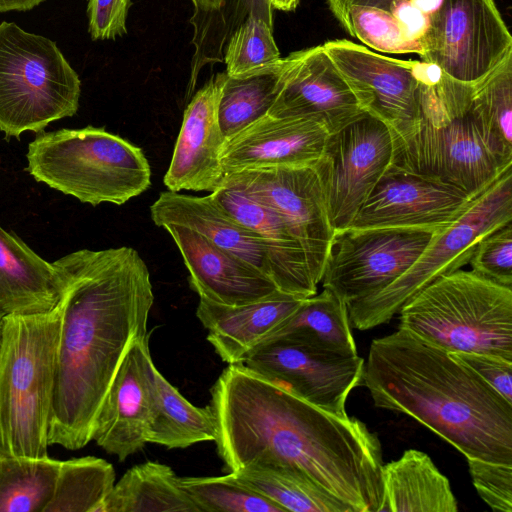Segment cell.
Here are the masks:
<instances>
[{"label": "cell", "mask_w": 512, "mask_h": 512, "mask_svg": "<svg viewBox=\"0 0 512 512\" xmlns=\"http://www.w3.org/2000/svg\"><path fill=\"white\" fill-rule=\"evenodd\" d=\"M216 448L225 469L298 471L351 508L378 512L382 448L357 418L324 411L247 368L229 364L211 388Z\"/></svg>", "instance_id": "obj_1"}, {"label": "cell", "mask_w": 512, "mask_h": 512, "mask_svg": "<svg viewBox=\"0 0 512 512\" xmlns=\"http://www.w3.org/2000/svg\"><path fill=\"white\" fill-rule=\"evenodd\" d=\"M52 264L63 294L48 443L78 450L92 440L128 349L148 335L154 294L149 269L131 247L82 249Z\"/></svg>", "instance_id": "obj_2"}, {"label": "cell", "mask_w": 512, "mask_h": 512, "mask_svg": "<svg viewBox=\"0 0 512 512\" xmlns=\"http://www.w3.org/2000/svg\"><path fill=\"white\" fill-rule=\"evenodd\" d=\"M362 385L466 458L512 465V404L448 352L398 328L371 342Z\"/></svg>", "instance_id": "obj_3"}, {"label": "cell", "mask_w": 512, "mask_h": 512, "mask_svg": "<svg viewBox=\"0 0 512 512\" xmlns=\"http://www.w3.org/2000/svg\"><path fill=\"white\" fill-rule=\"evenodd\" d=\"M473 85L428 64L418 89V119L394 140L392 165L451 185L474 199L507 168V155L483 130L472 107Z\"/></svg>", "instance_id": "obj_4"}, {"label": "cell", "mask_w": 512, "mask_h": 512, "mask_svg": "<svg viewBox=\"0 0 512 512\" xmlns=\"http://www.w3.org/2000/svg\"><path fill=\"white\" fill-rule=\"evenodd\" d=\"M61 305L45 313L2 317L0 454L48 457Z\"/></svg>", "instance_id": "obj_5"}, {"label": "cell", "mask_w": 512, "mask_h": 512, "mask_svg": "<svg viewBox=\"0 0 512 512\" xmlns=\"http://www.w3.org/2000/svg\"><path fill=\"white\" fill-rule=\"evenodd\" d=\"M403 329L448 353L512 360V287L458 269L436 278L399 310Z\"/></svg>", "instance_id": "obj_6"}, {"label": "cell", "mask_w": 512, "mask_h": 512, "mask_svg": "<svg viewBox=\"0 0 512 512\" xmlns=\"http://www.w3.org/2000/svg\"><path fill=\"white\" fill-rule=\"evenodd\" d=\"M26 156L37 182L92 206L123 205L151 186L142 149L103 127L42 131Z\"/></svg>", "instance_id": "obj_7"}, {"label": "cell", "mask_w": 512, "mask_h": 512, "mask_svg": "<svg viewBox=\"0 0 512 512\" xmlns=\"http://www.w3.org/2000/svg\"><path fill=\"white\" fill-rule=\"evenodd\" d=\"M81 81L56 43L12 22L0 23V130L40 133L76 114Z\"/></svg>", "instance_id": "obj_8"}, {"label": "cell", "mask_w": 512, "mask_h": 512, "mask_svg": "<svg viewBox=\"0 0 512 512\" xmlns=\"http://www.w3.org/2000/svg\"><path fill=\"white\" fill-rule=\"evenodd\" d=\"M511 168L474 198L449 226L438 231L405 273L381 291L347 305L355 328L368 330L387 323L436 278L468 265L481 237L512 222Z\"/></svg>", "instance_id": "obj_9"}, {"label": "cell", "mask_w": 512, "mask_h": 512, "mask_svg": "<svg viewBox=\"0 0 512 512\" xmlns=\"http://www.w3.org/2000/svg\"><path fill=\"white\" fill-rule=\"evenodd\" d=\"M150 216L158 227L177 224L201 233L218 247L258 268L283 293L305 299L317 292L318 285L302 251L277 245L239 224L210 194L193 196L163 191L150 206Z\"/></svg>", "instance_id": "obj_10"}, {"label": "cell", "mask_w": 512, "mask_h": 512, "mask_svg": "<svg viewBox=\"0 0 512 512\" xmlns=\"http://www.w3.org/2000/svg\"><path fill=\"white\" fill-rule=\"evenodd\" d=\"M421 45L422 61L474 84L512 51V37L493 0H442Z\"/></svg>", "instance_id": "obj_11"}, {"label": "cell", "mask_w": 512, "mask_h": 512, "mask_svg": "<svg viewBox=\"0 0 512 512\" xmlns=\"http://www.w3.org/2000/svg\"><path fill=\"white\" fill-rule=\"evenodd\" d=\"M393 154L394 136L390 128L367 112L329 135L315 166L334 232L348 228L392 165Z\"/></svg>", "instance_id": "obj_12"}, {"label": "cell", "mask_w": 512, "mask_h": 512, "mask_svg": "<svg viewBox=\"0 0 512 512\" xmlns=\"http://www.w3.org/2000/svg\"><path fill=\"white\" fill-rule=\"evenodd\" d=\"M437 232L404 228L335 232L321 279L323 288L347 305L371 296L405 273Z\"/></svg>", "instance_id": "obj_13"}, {"label": "cell", "mask_w": 512, "mask_h": 512, "mask_svg": "<svg viewBox=\"0 0 512 512\" xmlns=\"http://www.w3.org/2000/svg\"><path fill=\"white\" fill-rule=\"evenodd\" d=\"M222 185L241 189L278 212L302 247L318 285L334 238L322 180L315 165L245 170L224 176Z\"/></svg>", "instance_id": "obj_14"}, {"label": "cell", "mask_w": 512, "mask_h": 512, "mask_svg": "<svg viewBox=\"0 0 512 512\" xmlns=\"http://www.w3.org/2000/svg\"><path fill=\"white\" fill-rule=\"evenodd\" d=\"M322 45L363 110L384 122L394 140L407 137L418 119L424 62L383 56L346 39Z\"/></svg>", "instance_id": "obj_15"}, {"label": "cell", "mask_w": 512, "mask_h": 512, "mask_svg": "<svg viewBox=\"0 0 512 512\" xmlns=\"http://www.w3.org/2000/svg\"><path fill=\"white\" fill-rule=\"evenodd\" d=\"M364 360L320 351L282 338L266 339L241 362L308 403L347 416L346 401L362 385Z\"/></svg>", "instance_id": "obj_16"}, {"label": "cell", "mask_w": 512, "mask_h": 512, "mask_svg": "<svg viewBox=\"0 0 512 512\" xmlns=\"http://www.w3.org/2000/svg\"><path fill=\"white\" fill-rule=\"evenodd\" d=\"M472 200L451 185L390 166L348 228L439 231L458 218Z\"/></svg>", "instance_id": "obj_17"}, {"label": "cell", "mask_w": 512, "mask_h": 512, "mask_svg": "<svg viewBox=\"0 0 512 512\" xmlns=\"http://www.w3.org/2000/svg\"><path fill=\"white\" fill-rule=\"evenodd\" d=\"M149 335L134 340L98 411L92 440L119 461L141 450L153 416L154 371Z\"/></svg>", "instance_id": "obj_18"}, {"label": "cell", "mask_w": 512, "mask_h": 512, "mask_svg": "<svg viewBox=\"0 0 512 512\" xmlns=\"http://www.w3.org/2000/svg\"><path fill=\"white\" fill-rule=\"evenodd\" d=\"M364 112L323 45L282 58L279 90L268 115L312 118L332 134Z\"/></svg>", "instance_id": "obj_19"}, {"label": "cell", "mask_w": 512, "mask_h": 512, "mask_svg": "<svg viewBox=\"0 0 512 512\" xmlns=\"http://www.w3.org/2000/svg\"><path fill=\"white\" fill-rule=\"evenodd\" d=\"M225 77L218 73L187 105L172 158L163 178L169 191L212 193L222 186L221 152L225 139L218 121V104Z\"/></svg>", "instance_id": "obj_20"}, {"label": "cell", "mask_w": 512, "mask_h": 512, "mask_svg": "<svg viewBox=\"0 0 512 512\" xmlns=\"http://www.w3.org/2000/svg\"><path fill=\"white\" fill-rule=\"evenodd\" d=\"M329 135L318 120L267 114L225 140L222 169L227 175L245 170L315 165Z\"/></svg>", "instance_id": "obj_21"}, {"label": "cell", "mask_w": 512, "mask_h": 512, "mask_svg": "<svg viewBox=\"0 0 512 512\" xmlns=\"http://www.w3.org/2000/svg\"><path fill=\"white\" fill-rule=\"evenodd\" d=\"M189 272V284L200 298L227 306L260 301L279 292L258 268L218 247L201 233L165 224Z\"/></svg>", "instance_id": "obj_22"}, {"label": "cell", "mask_w": 512, "mask_h": 512, "mask_svg": "<svg viewBox=\"0 0 512 512\" xmlns=\"http://www.w3.org/2000/svg\"><path fill=\"white\" fill-rule=\"evenodd\" d=\"M303 299L283 293L249 304L227 306L200 298L196 316L208 331L207 340L220 358L241 363L301 304Z\"/></svg>", "instance_id": "obj_23"}, {"label": "cell", "mask_w": 512, "mask_h": 512, "mask_svg": "<svg viewBox=\"0 0 512 512\" xmlns=\"http://www.w3.org/2000/svg\"><path fill=\"white\" fill-rule=\"evenodd\" d=\"M63 294L52 263L0 226V314L26 315L53 310Z\"/></svg>", "instance_id": "obj_24"}, {"label": "cell", "mask_w": 512, "mask_h": 512, "mask_svg": "<svg viewBox=\"0 0 512 512\" xmlns=\"http://www.w3.org/2000/svg\"><path fill=\"white\" fill-rule=\"evenodd\" d=\"M382 502L378 512H457L448 478L423 451L407 449L382 466Z\"/></svg>", "instance_id": "obj_25"}, {"label": "cell", "mask_w": 512, "mask_h": 512, "mask_svg": "<svg viewBox=\"0 0 512 512\" xmlns=\"http://www.w3.org/2000/svg\"><path fill=\"white\" fill-rule=\"evenodd\" d=\"M270 338H282L346 357L358 355L348 306L325 288L320 294L303 299L267 339Z\"/></svg>", "instance_id": "obj_26"}, {"label": "cell", "mask_w": 512, "mask_h": 512, "mask_svg": "<svg viewBox=\"0 0 512 512\" xmlns=\"http://www.w3.org/2000/svg\"><path fill=\"white\" fill-rule=\"evenodd\" d=\"M100 512H201L168 465L147 461L116 482Z\"/></svg>", "instance_id": "obj_27"}, {"label": "cell", "mask_w": 512, "mask_h": 512, "mask_svg": "<svg viewBox=\"0 0 512 512\" xmlns=\"http://www.w3.org/2000/svg\"><path fill=\"white\" fill-rule=\"evenodd\" d=\"M154 383V410L147 443L175 449L215 441L216 422L210 406H194L157 368Z\"/></svg>", "instance_id": "obj_28"}, {"label": "cell", "mask_w": 512, "mask_h": 512, "mask_svg": "<svg viewBox=\"0 0 512 512\" xmlns=\"http://www.w3.org/2000/svg\"><path fill=\"white\" fill-rule=\"evenodd\" d=\"M230 474L285 512H352L306 475L281 466H249Z\"/></svg>", "instance_id": "obj_29"}, {"label": "cell", "mask_w": 512, "mask_h": 512, "mask_svg": "<svg viewBox=\"0 0 512 512\" xmlns=\"http://www.w3.org/2000/svg\"><path fill=\"white\" fill-rule=\"evenodd\" d=\"M281 62L247 76L225 72L218 104V121L225 140L268 114L279 90Z\"/></svg>", "instance_id": "obj_30"}, {"label": "cell", "mask_w": 512, "mask_h": 512, "mask_svg": "<svg viewBox=\"0 0 512 512\" xmlns=\"http://www.w3.org/2000/svg\"><path fill=\"white\" fill-rule=\"evenodd\" d=\"M60 461L0 454V512H45Z\"/></svg>", "instance_id": "obj_31"}, {"label": "cell", "mask_w": 512, "mask_h": 512, "mask_svg": "<svg viewBox=\"0 0 512 512\" xmlns=\"http://www.w3.org/2000/svg\"><path fill=\"white\" fill-rule=\"evenodd\" d=\"M114 484V468L104 459L87 456L60 461L45 512H100Z\"/></svg>", "instance_id": "obj_32"}, {"label": "cell", "mask_w": 512, "mask_h": 512, "mask_svg": "<svg viewBox=\"0 0 512 512\" xmlns=\"http://www.w3.org/2000/svg\"><path fill=\"white\" fill-rule=\"evenodd\" d=\"M472 107L485 133L512 156V51L472 84Z\"/></svg>", "instance_id": "obj_33"}, {"label": "cell", "mask_w": 512, "mask_h": 512, "mask_svg": "<svg viewBox=\"0 0 512 512\" xmlns=\"http://www.w3.org/2000/svg\"><path fill=\"white\" fill-rule=\"evenodd\" d=\"M180 483L201 512H285L278 504L238 482L230 473L182 477Z\"/></svg>", "instance_id": "obj_34"}, {"label": "cell", "mask_w": 512, "mask_h": 512, "mask_svg": "<svg viewBox=\"0 0 512 512\" xmlns=\"http://www.w3.org/2000/svg\"><path fill=\"white\" fill-rule=\"evenodd\" d=\"M273 28L264 20L247 18L229 37L224 61L230 77L247 76L275 67L281 62Z\"/></svg>", "instance_id": "obj_35"}, {"label": "cell", "mask_w": 512, "mask_h": 512, "mask_svg": "<svg viewBox=\"0 0 512 512\" xmlns=\"http://www.w3.org/2000/svg\"><path fill=\"white\" fill-rule=\"evenodd\" d=\"M209 194L239 224L270 242L304 253L284 218L273 208L233 186L222 185Z\"/></svg>", "instance_id": "obj_36"}, {"label": "cell", "mask_w": 512, "mask_h": 512, "mask_svg": "<svg viewBox=\"0 0 512 512\" xmlns=\"http://www.w3.org/2000/svg\"><path fill=\"white\" fill-rule=\"evenodd\" d=\"M343 28L368 47L392 54L423 53L420 42L411 39L399 21L379 8L350 5L338 19Z\"/></svg>", "instance_id": "obj_37"}, {"label": "cell", "mask_w": 512, "mask_h": 512, "mask_svg": "<svg viewBox=\"0 0 512 512\" xmlns=\"http://www.w3.org/2000/svg\"><path fill=\"white\" fill-rule=\"evenodd\" d=\"M468 265L474 273L512 287V222L481 237L472 250Z\"/></svg>", "instance_id": "obj_38"}, {"label": "cell", "mask_w": 512, "mask_h": 512, "mask_svg": "<svg viewBox=\"0 0 512 512\" xmlns=\"http://www.w3.org/2000/svg\"><path fill=\"white\" fill-rule=\"evenodd\" d=\"M234 0H191L194 6L190 20L194 26L193 43L196 52L192 61V75L196 78L200 68L214 61L229 10Z\"/></svg>", "instance_id": "obj_39"}, {"label": "cell", "mask_w": 512, "mask_h": 512, "mask_svg": "<svg viewBox=\"0 0 512 512\" xmlns=\"http://www.w3.org/2000/svg\"><path fill=\"white\" fill-rule=\"evenodd\" d=\"M338 20L350 5L369 6L391 13L407 35L421 43L430 15L438 9L442 0H326Z\"/></svg>", "instance_id": "obj_40"}, {"label": "cell", "mask_w": 512, "mask_h": 512, "mask_svg": "<svg viewBox=\"0 0 512 512\" xmlns=\"http://www.w3.org/2000/svg\"><path fill=\"white\" fill-rule=\"evenodd\" d=\"M473 485L493 510L512 512V465L466 458Z\"/></svg>", "instance_id": "obj_41"}, {"label": "cell", "mask_w": 512, "mask_h": 512, "mask_svg": "<svg viewBox=\"0 0 512 512\" xmlns=\"http://www.w3.org/2000/svg\"><path fill=\"white\" fill-rule=\"evenodd\" d=\"M512 404V360L476 352L449 353Z\"/></svg>", "instance_id": "obj_42"}, {"label": "cell", "mask_w": 512, "mask_h": 512, "mask_svg": "<svg viewBox=\"0 0 512 512\" xmlns=\"http://www.w3.org/2000/svg\"><path fill=\"white\" fill-rule=\"evenodd\" d=\"M131 0H88V31L93 40L115 39L127 33Z\"/></svg>", "instance_id": "obj_43"}, {"label": "cell", "mask_w": 512, "mask_h": 512, "mask_svg": "<svg viewBox=\"0 0 512 512\" xmlns=\"http://www.w3.org/2000/svg\"><path fill=\"white\" fill-rule=\"evenodd\" d=\"M45 0H0V12L27 11L38 6Z\"/></svg>", "instance_id": "obj_44"}, {"label": "cell", "mask_w": 512, "mask_h": 512, "mask_svg": "<svg viewBox=\"0 0 512 512\" xmlns=\"http://www.w3.org/2000/svg\"><path fill=\"white\" fill-rule=\"evenodd\" d=\"M299 0H271L273 9L280 11H293L298 6Z\"/></svg>", "instance_id": "obj_45"}, {"label": "cell", "mask_w": 512, "mask_h": 512, "mask_svg": "<svg viewBox=\"0 0 512 512\" xmlns=\"http://www.w3.org/2000/svg\"><path fill=\"white\" fill-rule=\"evenodd\" d=\"M2 315L0 314V344H1V336H2Z\"/></svg>", "instance_id": "obj_46"}]
</instances>
